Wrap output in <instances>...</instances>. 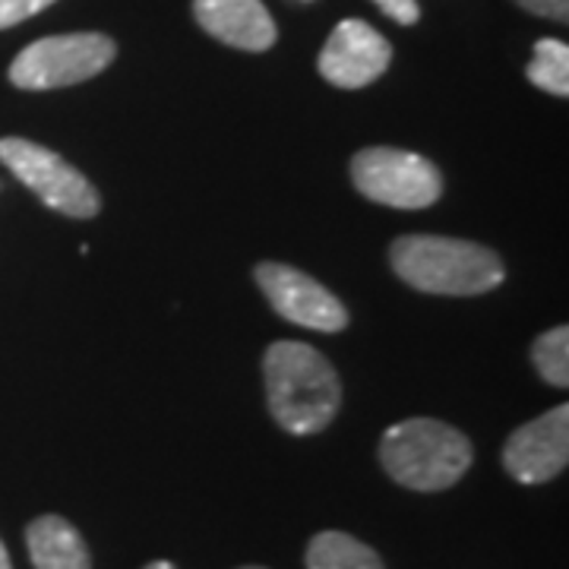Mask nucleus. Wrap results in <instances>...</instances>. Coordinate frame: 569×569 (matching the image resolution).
I'll list each match as a JSON object with an SVG mask.
<instances>
[{
	"label": "nucleus",
	"mask_w": 569,
	"mask_h": 569,
	"mask_svg": "<svg viewBox=\"0 0 569 569\" xmlns=\"http://www.w3.org/2000/svg\"><path fill=\"white\" fill-rule=\"evenodd\" d=\"M26 548L36 569H92L82 535L63 516H39L26 529Z\"/></svg>",
	"instance_id": "9b49d317"
},
{
	"label": "nucleus",
	"mask_w": 569,
	"mask_h": 569,
	"mask_svg": "<svg viewBox=\"0 0 569 569\" xmlns=\"http://www.w3.org/2000/svg\"><path fill=\"white\" fill-rule=\"evenodd\" d=\"M241 569H266V567H241Z\"/></svg>",
	"instance_id": "aec40b11"
},
{
	"label": "nucleus",
	"mask_w": 569,
	"mask_h": 569,
	"mask_svg": "<svg viewBox=\"0 0 569 569\" xmlns=\"http://www.w3.org/2000/svg\"><path fill=\"white\" fill-rule=\"evenodd\" d=\"M538 89H545L550 96H569V48L557 39H541L535 44L529 70H526Z\"/></svg>",
	"instance_id": "ddd939ff"
},
{
	"label": "nucleus",
	"mask_w": 569,
	"mask_h": 569,
	"mask_svg": "<svg viewBox=\"0 0 569 569\" xmlns=\"http://www.w3.org/2000/svg\"><path fill=\"white\" fill-rule=\"evenodd\" d=\"M146 569H178V567H171L168 560H156V563H149V567H146Z\"/></svg>",
	"instance_id": "6ab92c4d"
},
{
	"label": "nucleus",
	"mask_w": 569,
	"mask_h": 569,
	"mask_svg": "<svg viewBox=\"0 0 569 569\" xmlns=\"http://www.w3.org/2000/svg\"><path fill=\"white\" fill-rule=\"evenodd\" d=\"M516 3H519L522 10L535 13V17H545V20H569V0H516Z\"/></svg>",
	"instance_id": "dca6fc26"
},
{
	"label": "nucleus",
	"mask_w": 569,
	"mask_h": 569,
	"mask_svg": "<svg viewBox=\"0 0 569 569\" xmlns=\"http://www.w3.org/2000/svg\"><path fill=\"white\" fill-rule=\"evenodd\" d=\"M54 0H0V29H10L17 22L36 17L41 10H48Z\"/></svg>",
	"instance_id": "2eb2a0df"
},
{
	"label": "nucleus",
	"mask_w": 569,
	"mask_h": 569,
	"mask_svg": "<svg viewBox=\"0 0 569 569\" xmlns=\"http://www.w3.org/2000/svg\"><path fill=\"white\" fill-rule=\"evenodd\" d=\"M257 284L263 288L272 310L288 323L307 326L317 332H339L348 326L346 305L307 272L288 263L257 266Z\"/></svg>",
	"instance_id": "0eeeda50"
},
{
	"label": "nucleus",
	"mask_w": 569,
	"mask_h": 569,
	"mask_svg": "<svg viewBox=\"0 0 569 569\" xmlns=\"http://www.w3.org/2000/svg\"><path fill=\"white\" fill-rule=\"evenodd\" d=\"M531 361L538 367V373L548 380L550 387H567L569 383V329L557 326L548 329L545 336H538V342L531 346Z\"/></svg>",
	"instance_id": "4468645a"
},
{
	"label": "nucleus",
	"mask_w": 569,
	"mask_h": 569,
	"mask_svg": "<svg viewBox=\"0 0 569 569\" xmlns=\"http://www.w3.org/2000/svg\"><path fill=\"white\" fill-rule=\"evenodd\" d=\"M471 459L475 449L466 433L437 418L399 421L380 440V462L389 478L421 493L452 488L468 471Z\"/></svg>",
	"instance_id": "7ed1b4c3"
},
{
	"label": "nucleus",
	"mask_w": 569,
	"mask_h": 569,
	"mask_svg": "<svg viewBox=\"0 0 569 569\" xmlns=\"http://www.w3.org/2000/svg\"><path fill=\"white\" fill-rule=\"evenodd\" d=\"M307 569H387L377 550L346 531H320L307 545Z\"/></svg>",
	"instance_id": "f8f14e48"
},
{
	"label": "nucleus",
	"mask_w": 569,
	"mask_h": 569,
	"mask_svg": "<svg viewBox=\"0 0 569 569\" xmlns=\"http://www.w3.org/2000/svg\"><path fill=\"white\" fill-rule=\"evenodd\" d=\"M392 61L389 41L365 20H346L332 29L320 51V73L339 89H365L387 73Z\"/></svg>",
	"instance_id": "1a4fd4ad"
},
{
	"label": "nucleus",
	"mask_w": 569,
	"mask_h": 569,
	"mask_svg": "<svg viewBox=\"0 0 569 569\" xmlns=\"http://www.w3.org/2000/svg\"><path fill=\"white\" fill-rule=\"evenodd\" d=\"M373 3L387 13L389 20L402 22V26H415L418 17H421V10H418L415 0H373Z\"/></svg>",
	"instance_id": "f3484780"
},
{
	"label": "nucleus",
	"mask_w": 569,
	"mask_h": 569,
	"mask_svg": "<svg viewBox=\"0 0 569 569\" xmlns=\"http://www.w3.org/2000/svg\"><path fill=\"white\" fill-rule=\"evenodd\" d=\"M396 276L425 295L475 298L503 282L507 266L485 244L440 234H406L389 247Z\"/></svg>",
	"instance_id": "f03ea898"
},
{
	"label": "nucleus",
	"mask_w": 569,
	"mask_h": 569,
	"mask_svg": "<svg viewBox=\"0 0 569 569\" xmlns=\"http://www.w3.org/2000/svg\"><path fill=\"white\" fill-rule=\"evenodd\" d=\"M263 373L269 411L288 433H320L342 406V383L336 370L305 342H272L263 358Z\"/></svg>",
	"instance_id": "f257e3e1"
},
{
	"label": "nucleus",
	"mask_w": 569,
	"mask_h": 569,
	"mask_svg": "<svg viewBox=\"0 0 569 569\" xmlns=\"http://www.w3.org/2000/svg\"><path fill=\"white\" fill-rule=\"evenodd\" d=\"M351 181L373 203L392 209H427L440 200L443 178L437 164L408 149L373 146L351 159Z\"/></svg>",
	"instance_id": "423d86ee"
},
{
	"label": "nucleus",
	"mask_w": 569,
	"mask_h": 569,
	"mask_svg": "<svg viewBox=\"0 0 569 569\" xmlns=\"http://www.w3.org/2000/svg\"><path fill=\"white\" fill-rule=\"evenodd\" d=\"M0 569H13V563H10V553H7V548H3V541H0Z\"/></svg>",
	"instance_id": "a211bd4d"
},
{
	"label": "nucleus",
	"mask_w": 569,
	"mask_h": 569,
	"mask_svg": "<svg viewBox=\"0 0 569 569\" xmlns=\"http://www.w3.org/2000/svg\"><path fill=\"white\" fill-rule=\"evenodd\" d=\"M193 17L212 39L241 51H266L276 44V22L263 0H193Z\"/></svg>",
	"instance_id": "9d476101"
},
{
	"label": "nucleus",
	"mask_w": 569,
	"mask_h": 569,
	"mask_svg": "<svg viewBox=\"0 0 569 569\" xmlns=\"http://www.w3.org/2000/svg\"><path fill=\"white\" fill-rule=\"evenodd\" d=\"M569 462V408L557 406L548 415L522 425L503 447V466L519 485H545Z\"/></svg>",
	"instance_id": "6e6552de"
},
{
	"label": "nucleus",
	"mask_w": 569,
	"mask_h": 569,
	"mask_svg": "<svg viewBox=\"0 0 569 569\" xmlns=\"http://www.w3.org/2000/svg\"><path fill=\"white\" fill-rule=\"evenodd\" d=\"M0 164L13 171V178L26 183L41 203L70 219H92L99 212V193L86 181V174L61 159L58 152L22 137L0 140Z\"/></svg>",
	"instance_id": "39448f33"
},
{
	"label": "nucleus",
	"mask_w": 569,
	"mask_h": 569,
	"mask_svg": "<svg viewBox=\"0 0 569 569\" xmlns=\"http://www.w3.org/2000/svg\"><path fill=\"white\" fill-rule=\"evenodd\" d=\"M114 54H118V44L102 32L51 36V39H39L29 48H22L17 61L10 63V82L29 92L77 86L108 70Z\"/></svg>",
	"instance_id": "20e7f679"
}]
</instances>
